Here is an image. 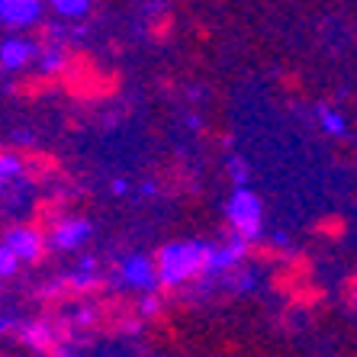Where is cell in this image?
Segmentation results:
<instances>
[{"instance_id": "cell-1", "label": "cell", "mask_w": 357, "mask_h": 357, "mask_svg": "<svg viewBox=\"0 0 357 357\" xmlns=\"http://www.w3.org/2000/svg\"><path fill=\"white\" fill-rule=\"evenodd\" d=\"M209 251L213 245L203 241H174L158 251V280L165 287H181V283L193 280V277L206 274L209 267Z\"/></svg>"}, {"instance_id": "cell-2", "label": "cell", "mask_w": 357, "mask_h": 357, "mask_svg": "<svg viewBox=\"0 0 357 357\" xmlns=\"http://www.w3.org/2000/svg\"><path fill=\"white\" fill-rule=\"evenodd\" d=\"M225 213H229V222H232L235 235H241L245 241L261 238V199L255 197L248 187H238V190L229 197Z\"/></svg>"}, {"instance_id": "cell-3", "label": "cell", "mask_w": 357, "mask_h": 357, "mask_svg": "<svg viewBox=\"0 0 357 357\" xmlns=\"http://www.w3.org/2000/svg\"><path fill=\"white\" fill-rule=\"evenodd\" d=\"M123 280L132 287V290H158V267L151 258H142V255H132V258L123 261Z\"/></svg>"}, {"instance_id": "cell-4", "label": "cell", "mask_w": 357, "mask_h": 357, "mask_svg": "<svg viewBox=\"0 0 357 357\" xmlns=\"http://www.w3.org/2000/svg\"><path fill=\"white\" fill-rule=\"evenodd\" d=\"M3 245L17 255L20 264H23V261L36 264V261L42 258V235L36 232V229H29V225H17V229H10V232L3 235Z\"/></svg>"}, {"instance_id": "cell-5", "label": "cell", "mask_w": 357, "mask_h": 357, "mask_svg": "<svg viewBox=\"0 0 357 357\" xmlns=\"http://www.w3.org/2000/svg\"><path fill=\"white\" fill-rule=\"evenodd\" d=\"M245 251H248V241L241 238V235H235L222 248H213L209 251L206 274H229V271H235V267L241 264V258H245Z\"/></svg>"}, {"instance_id": "cell-6", "label": "cell", "mask_w": 357, "mask_h": 357, "mask_svg": "<svg viewBox=\"0 0 357 357\" xmlns=\"http://www.w3.org/2000/svg\"><path fill=\"white\" fill-rule=\"evenodd\" d=\"M39 10H42L39 0H0V23L23 29V26L39 20Z\"/></svg>"}, {"instance_id": "cell-7", "label": "cell", "mask_w": 357, "mask_h": 357, "mask_svg": "<svg viewBox=\"0 0 357 357\" xmlns=\"http://www.w3.org/2000/svg\"><path fill=\"white\" fill-rule=\"evenodd\" d=\"M87 238H91V222H87V219H65V222L55 225V232H52V245L59 251H75V248H81Z\"/></svg>"}, {"instance_id": "cell-8", "label": "cell", "mask_w": 357, "mask_h": 357, "mask_svg": "<svg viewBox=\"0 0 357 357\" xmlns=\"http://www.w3.org/2000/svg\"><path fill=\"white\" fill-rule=\"evenodd\" d=\"M17 332H20V341H26L36 351H45V354L65 351V348H59V335H55V328L49 322H29V325L17 322Z\"/></svg>"}, {"instance_id": "cell-9", "label": "cell", "mask_w": 357, "mask_h": 357, "mask_svg": "<svg viewBox=\"0 0 357 357\" xmlns=\"http://www.w3.org/2000/svg\"><path fill=\"white\" fill-rule=\"evenodd\" d=\"M36 59V45L29 39H3L0 42V68L3 71H20Z\"/></svg>"}, {"instance_id": "cell-10", "label": "cell", "mask_w": 357, "mask_h": 357, "mask_svg": "<svg viewBox=\"0 0 357 357\" xmlns=\"http://www.w3.org/2000/svg\"><path fill=\"white\" fill-rule=\"evenodd\" d=\"M319 123H322V129L328 135H344V129H348L344 116H341L338 109H332V107H319Z\"/></svg>"}, {"instance_id": "cell-11", "label": "cell", "mask_w": 357, "mask_h": 357, "mask_svg": "<svg viewBox=\"0 0 357 357\" xmlns=\"http://www.w3.org/2000/svg\"><path fill=\"white\" fill-rule=\"evenodd\" d=\"M49 3L55 7V13H61V17H84L87 7H91V0H49Z\"/></svg>"}, {"instance_id": "cell-12", "label": "cell", "mask_w": 357, "mask_h": 357, "mask_svg": "<svg viewBox=\"0 0 357 357\" xmlns=\"http://www.w3.org/2000/svg\"><path fill=\"white\" fill-rule=\"evenodd\" d=\"M39 68L45 71V75H55V71H61L65 68V55H61L59 49H45L39 59Z\"/></svg>"}, {"instance_id": "cell-13", "label": "cell", "mask_w": 357, "mask_h": 357, "mask_svg": "<svg viewBox=\"0 0 357 357\" xmlns=\"http://www.w3.org/2000/svg\"><path fill=\"white\" fill-rule=\"evenodd\" d=\"M20 171H23V161H20L17 155H3V151H0V187H3V181L17 177Z\"/></svg>"}, {"instance_id": "cell-14", "label": "cell", "mask_w": 357, "mask_h": 357, "mask_svg": "<svg viewBox=\"0 0 357 357\" xmlns=\"http://www.w3.org/2000/svg\"><path fill=\"white\" fill-rule=\"evenodd\" d=\"M255 283H258V274H255V271H241V274L229 277V287H232V290H238V293L255 290Z\"/></svg>"}, {"instance_id": "cell-15", "label": "cell", "mask_w": 357, "mask_h": 357, "mask_svg": "<svg viewBox=\"0 0 357 357\" xmlns=\"http://www.w3.org/2000/svg\"><path fill=\"white\" fill-rule=\"evenodd\" d=\"M229 177L235 181V187H245V183H248V177H251L248 161H245V158H232V165H229Z\"/></svg>"}, {"instance_id": "cell-16", "label": "cell", "mask_w": 357, "mask_h": 357, "mask_svg": "<svg viewBox=\"0 0 357 357\" xmlns=\"http://www.w3.org/2000/svg\"><path fill=\"white\" fill-rule=\"evenodd\" d=\"M17 267H20V258L7 248V245H0V277H13Z\"/></svg>"}, {"instance_id": "cell-17", "label": "cell", "mask_w": 357, "mask_h": 357, "mask_svg": "<svg viewBox=\"0 0 357 357\" xmlns=\"http://www.w3.org/2000/svg\"><path fill=\"white\" fill-rule=\"evenodd\" d=\"M142 316H155V312H158V309H161V299L158 296H155V290H151L149 293V296H145V299H142Z\"/></svg>"}, {"instance_id": "cell-18", "label": "cell", "mask_w": 357, "mask_h": 357, "mask_svg": "<svg viewBox=\"0 0 357 357\" xmlns=\"http://www.w3.org/2000/svg\"><path fill=\"white\" fill-rule=\"evenodd\" d=\"M13 328H17V319L0 316V332H13Z\"/></svg>"}, {"instance_id": "cell-19", "label": "cell", "mask_w": 357, "mask_h": 357, "mask_svg": "<svg viewBox=\"0 0 357 357\" xmlns=\"http://www.w3.org/2000/svg\"><path fill=\"white\" fill-rule=\"evenodd\" d=\"M126 190H129V183L126 181H113V193H116V197H123Z\"/></svg>"}, {"instance_id": "cell-20", "label": "cell", "mask_w": 357, "mask_h": 357, "mask_svg": "<svg viewBox=\"0 0 357 357\" xmlns=\"http://www.w3.org/2000/svg\"><path fill=\"white\" fill-rule=\"evenodd\" d=\"M354 306H357V299H354Z\"/></svg>"}]
</instances>
